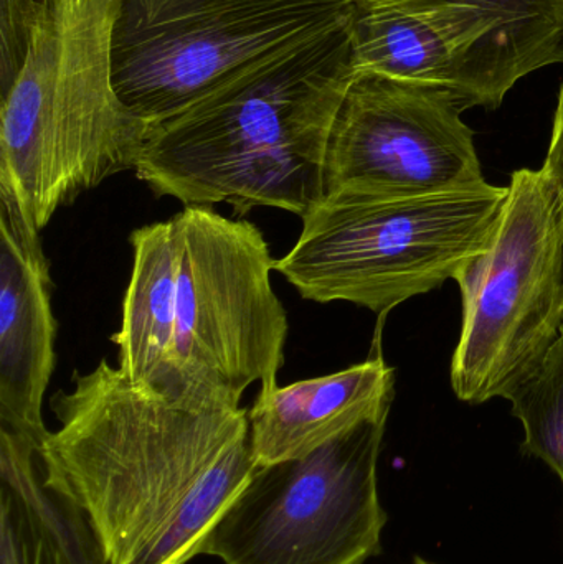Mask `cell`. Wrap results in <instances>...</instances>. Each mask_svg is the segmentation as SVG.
Segmentation results:
<instances>
[{
	"label": "cell",
	"instance_id": "1",
	"mask_svg": "<svg viewBox=\"0 0 563 564\" xmlns=\"http://www.w3.org/2000/svg\"><path fill=\"white\" fill-rule=\"evenodd\" d=\"M43 476L88 517L109 564H187L258 469L248 408L141 387L99 361L50 400Z\"/></svg>",
	"mask_w": 563,
	"mask_h": 564
},
{
	"label": "cell",
	"instance_id": "2",
	"mask_svg": "<svg viewBox=\"0 0 563 564\" xmlns=\"http://www.w3.org/2000/svg\"><path fill=\"white\" fill-rule=\"evenodd\" d=\"M350 25L250 63L151 122L139 181L184 207L227 204L237 218L270 207L304 217L324 198L331 129L359 73Z\"/></svg>",
	"mask_w": 563,
	"mask_h": 564
},
{
	"label": "cell",
	"instance_id": "3",
	"mask_svg": "<svg viewBox=\"0 0 563 564\" xmlns=\"http://www.w3.org/2000/svg\"><path fill=\"white\" fill-rule=\"evenodd\" d=\"M115 12L116 0H43L22 69L2 95L0 182L39 231L141 161L151 122L112 85Z\"/></svg>",
	"mask_w": 563,
	"mask_h": 564
},
{
	"label": "cell",
	"instance_id": "4",
	"mask_svg": "<svg viewBox=\"0 0 563 564\" xmlns=\"http://www.w3.org/2000/svg\"><path fill=\"white\" fill-rule=\"evenodd\" d=\"M508 187L429 195H327L274 271L306 301H344L380 318L456 280L486 247Z\"/></svg>",
	"mask_w": 563,
	"mask_h": 564
},
{
	"label": "cell",
	"instance_id": "5",
	"mask_svg": "<svg viewBox=\"0 0 563 564\" xmlns=\"http://www.w3.org/2000/svg\"><path fill=\"white\" fill-rule=\"evenodd\" d=\"M462 335L452 360L456 398H505L563 325V204L544 171L511 175L486 247L456 276Z\"/></svg>",
	"mask_w": 563,
	"mask_h": 564
},
{
	"label": "cell",
	"instance_id": "6",
	"mask_svg": "<svg viewBox=\"0 0 563 564\" xmlns=\"http://www.w3.org/2000/svg\"><path fill=\"white\" fill-rule=\"evenodd\" d=\"M177 230L174 370L177 394L240 408L255 381L278 384L286 311L271 285L274 260L257 225L214 207H184Z\"/></svg>",
	"mask_w": 563,
	"mask_h": 564
},
{
	"label": "cell",
	"instance_id": "7",
	"mask_svg": "<svg viewBox=\"0 0 563 564\" xmlns=\"http://www.w3.org/2000/svg\"><path fill=\"white\" fill-rule=\"evenodd\" d=\"M356 0H116L112 85L148 122L271 53L353 19Z\"/></svg>",
	"mask_w": 563,
	"mask_h": 564
},
{
	"label": "cell",
	"instance_id": "8",
	"mask_svg": "<svg viewBox=\"0 0 563 564\" xmlns=\"http://www.w3.org/2000/svg\"><path fill=\"white\" fill-rule=\"evenodd\" d=\"M390 408L301 459L258 467L208 533L224 564H364L379 555L387 513L380 451Z\"/></svg>",
	"mask_w": 563,
	"mask_h": 564
},
{
	"label": "cell",
	"instance_id": "9",
	"mask_svg": "<svg viewBox=\"0 0 563 564\" xmlns=\"http://www.w3.org/2000/svg\"><path fill=\"white\" fill-rule=\"evenodd\" d=\"M463 111L446 86L357 73L331 129L324 197L429 195L485 184Z\"/></svg>",
	"mask_w": 563,
	"mask_h": 564
},
{
	"label": "cell",
	"instance_id": "10",
	"mask_svg": "<svg viewBox=\"0 0 563 564\" xmlns=\"http://www.w3.org/2000/svg\"><path fill=\"white\" fill-rule=\"evenodd\" d=\"M357 72L435 83L465 109H496L519 82L492 23L453 0H356Z\"/></svg>",
	"mask_w": 563,
	"mask_h": 564
},
{
	"label": "cell",
	"instance_id": "11",
	"mask_svg": "<svg viewBox=\"0 0 563 564\" xmlns=\"http://www.w3.org/2000/svg\"><path fill=\"white\" fill-rule=\"evenodd\" d=\"M52 297L40 231L0 182V426L39 444L50 433L43 400L56 365Z\"/></svg>",
	"mask_w": 563,
	"mask_h": 564
},
{
	"label": "cell",
	"instance_id": "12",
	"mask_svg": "<svg viewBox=\"0 0 563 564\" xmlns=\"http://www.w3.org/2000/svg\"><path fill=\"white\" fill-rule=\"evenodd\" d=\"M396 394L393 368L377 348L337 373L260 388L248 408L257 467L301 459L386 408Z\"/></svg>",
	"mask_w": 563,
	"mask_h": 564
},
{
	"label": "cell",
	"instance_id": "13",
	"mask_svg": "<svg viewBox=\"0 0 563 564\" xmlns=\"http://www.w3.org/2000/svg\"><path fill=\"white\" fill-rule=\"evenodd\" d=\"M132 271L121 328L111 335L118 367L129 380L161 393L177 394L174 370L178 241L174 220L132 231Z\"/></svg>",
	"mask_w": 563,
	"mask_h": 564
},
{
	"label": "cell",
	"instance_id": "14",
	"mask_svg": "<svg viewBox=\"0 0 563 564\" xmlns=\"http://www.w3.org/2000/svg\"><path fill=\"white\" fill-rule=\"evenodd\" d=\"M473 7L498 33L518 79L563 63V0H453Z\"/></svg>",
	"mask_w": 563,
	"mask_h": 564
},
{
	"label": "cell",
	"instance_id": "15",
	"mask_svg": "<svg viewBox=\"0 0 563 564\" xmlns=\"http://www.w3.org/2000/svg\"><path fill=\"white\" fill-rule=\"evenodd\" d=\"M505 400L524 430L522 451L551 467L563 486V325L538 367Z\"/></svg>",
	"mask_w": 563,
	"mask_h": 564
},
{
	"label": "cell",
	"instance_id": "16",
	"mask_svg": "<svg viewBox=\"0 0 563 564\" xmlns=\"http://www.w3.org/2000/svg\"><path fill=\"white\" fill-rule=\"evenodd\" d=\"M0 564H75L62 542L6 487H0Z\"/></svg>",
	"mask_w": 563,
	"mask_h": 564
},
{
	"label": "cell",
	"instance_id": "17",
	"mask_svg": "<svg viewBox=\"0 0 563 564\" xmlns=\"http://www.w3.org/2000/svg\"><path fill=\"white\" fill-rule=\"evenodd\" d=\"M43 12V0H0V78L2 95L22 69L33 32Z\"/></svg>",
	"mask_w": 563,
	"mask_h": 564
},
{
	"label": "cell",
	"instance_id": "18",
	"mask_svg": "<svg viewBox=\"0 0 563 564\" xmlns=\"http://www.w3.org/2000/svg\"><path fill=\"white\" fill-rule=\"evenodd\" d=\"M542 171L561 195L563 204V85L559 93L557 111H555L554 128H552L551 145Z\"/></svg>",
	"mask_w": 563,
	"mask_h": 564
},
{
	"label": "cell",
	"instance_id": "19",
	"mask_svg": "<svg viewBox=\"0 0 563 564\" xmlns=\"http://www.w3.org/2000/svg\"><path fill=\"white\" fill-rule=\"evenodd\" d=\"M413 564H435V563H432V562H426L425 558H415V562H413Z\"/></svg>",
	"mask_w": 563,
	"mask_h": 564
}]
</instances>
